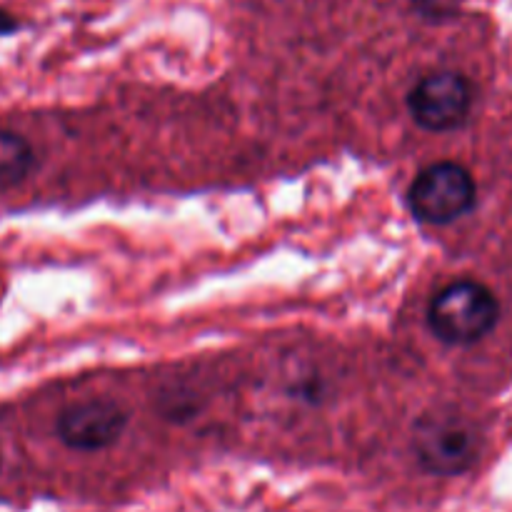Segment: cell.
Wrapping results in <instances>:
<instances>
[{
	"mask_svg": "<svg viewBox=\"0 0 512 512\" xmlns=\"http://www.w3.org/2000/svg\"><path fill=\"white\" fill-rule=\"evenodd\" d=\"M483 440L465 415L428 413L413 428V453L423 470L443 478L465 473L478 460Z\"/></svg>",
	"mask_w": 512,
	"mask_h": 512,
	"instance_id": "cell-2",
	"label": "cell"
},
{
	"mask_svg": "<svg viewBox=\"0 0 512 512\" xmlns=\"http://www.w3.org/2000/svg\"><path fill=\"white\" fill-rule=\"evenodd\" d=\"M498 320V298L478 280H455L438 290L428 305L430 330L448 345L478 343L498 325Z\"/></svg>",
	"mask_w": 512,
	"mask_h": 512,
	"instance_id": "cell-1",
	"label": "cell"
},
{
	"mask_svg": "<svg viewBox=\"0 0 512 512\" xmlns=\"http://www.w3.org/2000/svg\"><path fill=\"white\" fill-rule=\"evenodd\" d=\"M475 180L460 163H433L415 175L408 203L415 218L428 225H448L470 213L475 205Z\"/></svg>",
	"mask_w": 512,
	"mask_h": 512,
	"instance_id": "cell-3",
	"label": "cell"
},
{
	"mask_svg": "<svg viewBox=\"0 0 512 512\" xmlns=\"http://www.w3.org/2000/svg\"><path fill=\"white\" fill-rule=\"evenodd\" d=\"M460 0H413L415 13L423 15L428 20H443L453 18L458 13Z\"/></svg>",
	"mask_w": 512,
	"mask_h": 512,
	"instance_id": "cell-7",
	"label": "cell"
},
{
	"mask_svg": "<svg viewBox=\"0 0 512 512\" xmlns=\"http://www.w3.org/2000/svg\"><path fill=\"white\" fill-rule=\"evenodd\" d=\"M18 28H20L18 20H15L8 10L0 8V38H3V35H13Z\"/></svg>",
	"mask_w": 512,
	"mask_h": 512,
	"instance_id": "cell-8",
	"label": "cell"
},
{
	"mask_svg": "<svg viewBox=\"0 0 512 512\" xmlns=\"http://www.w3.org/2000/svg\"><path fill=\"white\" fill-rule=\"evenodd\" d=\"M473 88L468 78L453 70H438L415 83L408 95V110L415 123L430 133L455 130L468 120Z\"/></svg>",
	"mask_w": 512,
	"mask_h": 512,
	"instance_id": "cell-4",
	"label": "cell"
},
{
	"mask_svg": "<svg viewBox=\"0 0 512 512\" xmlns=\"http://www.w3.org/2000/svg\"><path fill=\"white\" fill-rule=\"evenodd\" d=\"M128 425V413L113 400H85V403L70 405L60 413L58 438L68 448L95 453L118 443Z\"/></svg>",
	"mask_w": 512,
	"mask_h": 512,
	"instance_id": "cell-5",
	"label": "cell"
},
{
	"mask_svg": "<svg viewBox=\"0 0 512 512\" xmlns=\"http://www.w3.org/2000/svg\"><path fill=\"white\" fill-rule=\"evenodd\" d=\"M35 165V150L28 140L13 130L0 128V190L15 188L30 175Z\"/></svg>",
	"mask_w": 512,
	"mask_h": 512,
	"instance_id": "cell-6",
	"label": "cell"
}]
</instances>
